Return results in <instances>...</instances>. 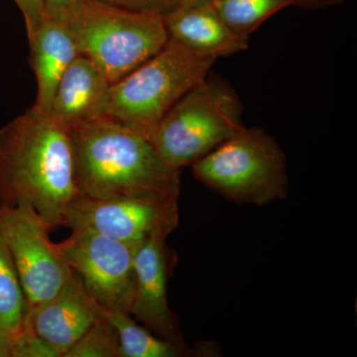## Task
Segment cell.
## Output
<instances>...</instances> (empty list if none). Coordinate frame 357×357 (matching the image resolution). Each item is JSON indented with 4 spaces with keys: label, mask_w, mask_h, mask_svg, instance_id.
<instances>
[{
    "label": "cell",
    "mask_w": 357,
    "mask_h": 357,
    "mask_svg": "<svg viewBox=\"0 0 357 357\" xmlns=\"http://www.w3.org/2000/svg\"><path fill=\"white\" fill-rule=\"evenodd\" d=\"M77 195L69 129L35 105L0 129V208H29L51 230Z\"/></svg>",
    "instance_id": "6da1fadb"
},
{
    "label": "cell",
    "mask_w": 357,
    "mask_h": 357,
    "mask_svg": "<svg viewBox=\"0 0 357 357\" xmlns=\"http://www.w3.org/2000/svg\"><path fill=\"white\" fill-rule=\"evenodd\" d=\"M70 135L79 196L178 199L180 170L137 129L102 116L77 124Z\"/></svg>",
    "instance_id": "7a4b0ae2"
},
{
    "label": "cell",
    "mask_w": 357,
    "mask_h": 357,
    "mask_svg": "<svg viewBox=\"0 0 357 357\" xmlns=\"http://www.w3.org/2000/svg\"><path fill=\"white\" fill-rule=\"evenodd\" d=\"M110 84L121 81L153 57L169 40L163 16L86 0L61 20Z\"/></svg>",
    "instance_id": "3957f363"
},
{
    "label": "cell",
    "mask_w": 357,
    "mask_h": 357,
    "mask_svg": "<svg viewBox=\"0 0 357 357\" xmlns=\"http://www.w3.org/2000/svg\"><path fill=\"white\" fill-rule=\"evenodd\" d=\"M215 61L169 39L156 55L110 86L105 116L148 136L188 91L210 75Z\"/></svg>",
    "instance_id": "277c9868"
},
{
    "label": "cell",
    "mask_w": 357,
    "mask_h": 357,
    "mask_svg": "<svg viewBox=\"0 0 357 357\" xmlns=\"http://www.w3.org/2000/svg\"><path fill=\"white\" fill-rule=\"evenodd\" d=\"M244 126L243 105L222 77L208 75L148 134L157 153L180 170L192 165Z\"/></svg>",
    "instance_id": "5b68a950"
},
{
    "label": "cell",
    "mask_w": 357,
    "mask_h": 357,
    "mask_svg": "<svg viewBox=\"0 0 357 357\" xmlns=\"http://www.w3.org/2000/svg\"><path fill=\"white\" fill-rule=\"evenodd\" d=\"M287 160L264 129L243 126L192 164L199 182L236 204H264L286 198Z\"/></svg>",
    "instance_id": "8992f818"
},
{
    "label": "cell",
    "mask_w": 357,
    "mask_h": 357,
    "mask_svg": "<svg viewBox=\"0 0 357 357\" xmlns=\"http://www.w3.org/2000/svg\"><path fill=\"white\" fill-rule=\"evenodd\" d=\"M55 246L100 306L130 314L135 291L134 255L138 245L91 229H74Z\"/></svg>",
    "instance_id": "52a82bcc"
},
{
    "label": "cell",
    "mask_w": 357,
    "mask_h": 357,
    "mask_svg": "<svg viewBox=\"0 0 357 357\" xmlns=\"http://www.w3.org/2000/svg\"><path fill=\"white\" fill-rule=\"evenodd\" d=\"M0 231L13 256L28 311L57 295L73 270L59 255L49 239L50 229L36 213L29 208H0Z\"/></svg>",
    "instance_id": "ba28073f"
},
{
    "label": "cell",
    "mask_w": 357,
    "mask_h": 357,
    "mask_svg": "<svg viewBox=\"0 0 357 357\" xmlns=\"http://www.w3.org/2000/svg\"><path fill=\"white\" fill-rule=\"evenodd\" d=\"M178 199H95L77 196L66 213L64 227L93 230L139 245L154 236L168 237L178 225Z\"/></svg>",
    "instance_id": "9c48e42d"
},
{
    "label": "cell",
    "mask_w": 357,
    "mask_h": 357,
    "mask_svg": "<svg viewBox=\"0 0 357 357\" xmlns=\"http://www.w3.org/2000/svg\"><path fill=\"white\" fill-rule=\"evenodd\" d=\"M166 236L143 241L134 255L135 291L130 314H134L157 337L185 345L176 314L169 306L167 287L177 255L166 243Z\"/></svg>",
    "instance_id": "30bf717a"
},
{
    "label": "cell",
    "mask_w": 357,
    "mask_h": 357,
    "mask_svg": "<svg viewBox=\"0 0 357 357\" xmlns=\"http://www.w3.org/2000/svg\"><path fill=\"white\" fill-rule=\"evenodd\" d=\"M100 318V305L89 296L73 271L57 295L27 312L24 324L64 357Z\"/></svg>",
    "instance_id": "8fae6325"
},
{
    "label": "cell",
    "mask_w": 357,
    "mask_h": 357,
    "mask_svg": "<svg viewBox=\"0 0 357 357\" xmlns=\"http://www.w3.org/2000/svg\"><path fill=\"white\" fill-rule=\"evenodd\" d=\"M162 16L169 39L199 55L218 60L248 48L249 38L230 29L211 0L175 6Z\"/></svg>",
    "instance_id": "7c38bea8"
},
{
    "label": "cell",
    "mask_w": 357,
    "mask_h": 357,
    "mask_svg": "<svg viewBox=\"0 0 357 357\" xmlns=\"http://www.w3.org/2000/svg\"><path fill=\"white\" fill-rule=\"evenodd\" d=\"M110 82L89 59L79 55L61 77L50 115L65 128L105 116Z\"/></svg>",
    "instance_id": "4fadbf2b"
},
{
    "label": "cell",
    "mask_w": 357,
    "mask_h": 357,
    "mask_svg": "<svg viewBox=\"0 0 357 357\" xmlns=\"http://www.w3.org/2000/svg\"><path fill=\"white\" fill-rule=\"evenodd\" d=\"M32 69L37 81L34 105L50 114L52 100L59 82L79 55L76 42L64 23L47 16L29 39Z\"/></svg>",
    "instance_id": "5bb4252c"
},
{
    "label": "cell",
    "mask_w": 357,
    "mask_h": 357,
    "mask_svg": "<svg viewBox=\"0 0 357 357\" xmlns=\"http://www.w3.org/2000/svg\"><path fill=\"white\" fill-rule=\"evenodd\" d=\"M100 316L107 319L119 335L121 357L194 356L197 352L187 344H175L157 337L146 328L138 326L130 314L100 306Z\"/></svg>",
    "instance_id": "9a60e30c"
},
{
    "label": "cell",
    "mask_w": 357,
    "mask_h": 357,
    "mask_svg": "<svg viewBox=\"0 0 357 357\" xmlns=\"http://www.w3.org/2000/svg\"><path fill=\"white\" fill-rule=\"evenodd\" d=\"M27 311L13 256L0 231V326L13 335L17 333L24 325Z\"/></svg>",
    "instance_id": "2e32d148"
},
{
    "label": "cell",
    "mask_w": 357,
    "mask_h": 357,
    "mask_svg": "<svg viewBox=\"0 0 357 357\" xmlns=\"http://www.w3.org/2000/svg\"><path fill=\"white\" fill-rule=\"evenodd\" d=\"M215 10L230 29L250 36L273 14L294 6L293 0H211Z\"/></svg>",
    "instance_id": "e0dca14e"
},
{
    "label": "cell",
    "mask_w": 357,
    "mask_h": 357,
    "mask_svg": "<svg viewBox=\"0 0 357 357\" xmlns=\"http://www.w3.org/2000/svg\"><path fill=\"white\" fill-rule=\"evenodd\" d=\"M64 357H121L116 331L100 316Z\"/></svg>",
    "instance_id": "ac0fdd59"
},
{
    "label": "cell",
    "mask_w": 357,
    "mask_h": 357,
    "mask_svg": "<svg viewBox=\"0 0 357 357\" xmlns=\"http://www.w3.org/2000/svg\"><path fill=\"white\" fill-rule=\"evenodd\" d=\"M9 357H62V354L24 324L13 335Z\"/></svg>",
    "instance_id": "d6986e66"
},
{
    "label": "cell",
    "mask_w": 357,
    "mask_h": 357,
    "mask_svg": "<svg viewBox=\"0 0 357 357\" xmlns=\"http://www.w3.org/2000/svg\"><path fill=\"white\" fill-rule=\"evenodd\" d=\"M24 17L28 39L31 38L46 20L43 0H14Z\"/></svg>",
    "instance_id": "ffe728a7"
},
{
    "label": "cell",
    "mask_w": 357,
    "mask_h": 357,
    "mask_svg": "<svg viewBox=\"0 0 357 357\" xmlns=\"http://www.w3.org/2000/svg\"><path fill=\"white\" fill-rule=\"evenodd\" d=\"M107 6L137 11V13H158L163 15L170 9L168 0H98Z\"/></svg>",
    "instance_id": "44dd1931"
},
{
    "label": "cell",
    "mask_w": 357,
    "mask_h": 357,
    "mask_svg": "<svg viewBox=\"0 0 357 357\" xmlns=\"http://www.w3.org/2000/svg\"><path fill=\"white\" fill-rule=\"evenodd\" d=\"M86 0H43L47 16L63 20Z\"/></svg>",
    "instance_id": "7402d4cb"
},
{
    "label": "cell",
    "mask_w": 357,
    "mask_h": 357,
    "mask_svg": "<svg viewBox=\"0 0 357 357\" xmlns=\"http://www.w3.org/2000/svg\"><path fill=\"white\" fill-rule=\"evenodd\" d=\"M294 6L305 9H323L326 7L337 6L345 0H293Z\"/></svg>",
    "instance_id": "603a6c76"
},
{
    "label": "cell",
    "mask_w": 357,
    "mask_h": 357,
    "mask_svg": "<svg viewBox=\"0 0 357 357\" xmlns=\"http://www.w3.org/2000/svg\"><path fill=\"white\" fill-rule=\"evenodd\" d=\"M11 338H13V333L6 332V331L0 326V357H9Z\"/></svg>",
    "instance_id": "cb8c5ba5"
},
{
    "label": "cell",
    "mask_w": 357,
    "mask_h": 357,
    "mask_svg": "<svg viewBox=\"0 0 357 357\" xmlns=\"http://www.w3.org/2000/svg\"><path fill=\"white\" fill-rule=\"evenodd\" d=\"M202 1H210V0H168L169 4H170V9L175 6L197 3V2ZM170 9H169V10H170Z\"/></svg>",
    "instance_id": "d4e9b609"
}]
</instances>
